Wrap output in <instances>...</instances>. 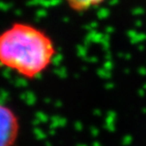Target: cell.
I'll return each instance as SVG.
<instances>
[{"label": "cell", "instance_id": "6da1fadb", "mask_svg": "<svg viewBox=\"0 0 146 146\" xmlns=\"http://www.w3.org/2000/svg\"><path fill=\"white\" fill-rule=\"evenodd\" d=\"M56 53L51 37L33 25L15 22L0 33V66L25 79L42 75Z\"/></svg>", "mask_w": 146, "mask_h": 146}, {"label": "cell", "instance_id": "7a4b0ae2", "mask_svg": "<svg viewBox=\"0 0 146 146\" xmlns=\"http://www.w3.org/2000/svg\"><path fill=\"white\" fill-rule=\"evenodd\" d=\"M20 121L11 107L0 103V146H15L20 135Z\"/></svg>", "mask_w": 146, "mask_h": 146}, {"label": "cell", "instance_id": "3957f363", "mask_svg": "<svg viewBox=\"0 0 146 146\" xmlns=\"http://www.w3.org/2000/svg\"><path fill=\"white\" fill-rule=\"evenodd\" d=\"M64 1L71 10L78 13H83L90 9L98 7L103 4L106 0H64Z\"/></svg>", "mask_w": 146, "mask_h": 146}]
</instances>
